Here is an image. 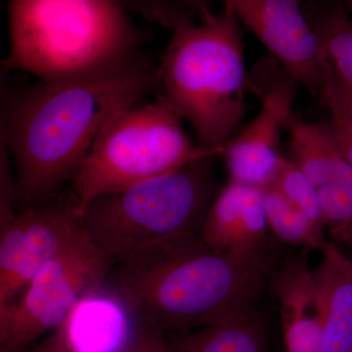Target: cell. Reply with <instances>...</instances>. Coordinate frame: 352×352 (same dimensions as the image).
I'll return each mask as SVG.
<instances>
[{
	"instance_id": "obj_1",
	"label": "cell",
	"mask_w": 352,
	"mask_h": 352,
	"mask_svg": "<svg viewBox=\"0 0 352 352\" xmlns=\"http://www.w3.org/2000/svg\"><path fill=\"white\" fill-rule=\"evenodd\" d=\"M161 91L160 68L142 53L106 68L41 82L6 102L0 139L16 168L17 203L57 198L115 113Z\"/></svg>"
},
{
	"instance_id": "obj_2",
	"label": "cell",
	"mask_w": 352,
	"mask_h": 352,
	"mask_svg": "<svg viewBox=\"0 0 352 352\" xmlns=\"http://www.w3.org/2000/svg\"><path fill=\"white\" fill-rule=\"evenodd\" d=\"M265 268L214 251L192 234L116 261L105 282L126 300L143 330L164 338L256 307Z\"/></svg>"
},
{
	"instance_id": "obj_3",
	"label": "cell",
	"mask_w": 352,
	"mask_h": 352,
	"mask_svg": "<svg viewBox=\"0 0 352 352\" xmlns=\"http://www.w3.org/2000/svg\"><path fill=\"white\" fill-rule=\"evenodd\" d=\"M10 47L2 72L53 82L138 54L144 32L122 0H7Z\"/></svg>"
},
{
	"instance_id": "obj_4",
	"label": "cell",
	"mask_w": 352,
	"mask_h": 352,
	"mask_svg": "<svg viewBox=\"0 0 352 352\" xmlns=\"http://www.w3.org/2000/svg\"><path fill=\"white\" fill-rule=\"evenodd\" d=\"M160 68L161 95L191 124L197 142L223 154L244 119L249 90L239 21L229 7L173 29Z\"/></svg>"
},
{
	"instance_id": "obj_5",
	"label": "cell",
	"mask_w": 352,
	"mask_h": 352,
	"mask_svg": "<svg viewBox=\"0 0 352 352\" xmlns=\"http://www.w3.org/2000/svg\"><path fill=\"white\" fill-rule=\"evenodd\" d=\"M214 159L97 197L82 214L88 239L118 261L161 241L199 235L219 193Z\"/></svg>"
},
{
	"instance_id": "obj_6",
	"label": "cell",
	"mask_w": 352,
	"mask_h": 352,
	"mask_svg": "<svg viewBox=\"0 0 352 352\" xmlns=\"http://www.w3.org/2000/svg\"><path fill=\"white\" fill-rule=\"evenodd\" d=\"M182 118L161 94L122 109L108 120L72 179L80 214L97 197L180 170L222 153L187 135Z\"/></svg>"
},
{
	"instance_id": "obj_7",
	"label": "cell",
	"mask_w": 352,
	"mask_h": 352,
	"mask_svg": "<svg viewBox=\"0 0 352 352\" xmlns=\"http://www.w3.org/2000/svg\"><path fill=\"white\" fill-rule=\"evenodd\" d=\"M116 261L83 232L0 308V352H25L66 321L76 302L105 283Z\"/></svg>"
},
{
	"instance_id": "obj_8",
	"label": "cell",
	"mask_w": 352,
	"mask_h": 352,
	"mask_svg": "<svg viewBox=\"0 0 352 352\" xmlns=\"http://www.w3.org/2000/svg\"><path fill=\"white\" fill-rule=\"evenodd\" d=\"M298 85L272 56L254 65L249 73V90L258 95L261 107L224 148L230 182L261 188L270 180L284 157L280 140L294 115Z\"/></svg>"
},
{
	"instance_id": "obj_9",
	"label": "cell",
	"mask_w": 352,
	"mask_h": 352,
	"mask_svg": "<svg viewBox=\"0 0 352 352\" xmlns=\"http://www.w3.org/2000/svg\"><path fill=\"white\" fill-rule=\"evenodd\" d=\"M83 232L80 206L71 191L17 214L1 230L0 308L12 302L51 259Z\"/></svg>"
},
{
	"instance_id": "obj_10",
	"label": "cell",
	"mask_w": 352,
	"mask_h": 352,
	"mask_svg": "<svg viewBox=\"0 0 352 352\" xmlns=\"http://www.w3.org/2000/svg\"><path fill=\"white\" fill-rule=\"evenodd\" d=\"M300 85L320 98L330 72L300 0H221Z\"/></svg>"
},
{
	"instance_id": "obj_11",
	"label": "cell",
	"mask_w": 352,
	"mask_h": 352,
	"mask_svg": "<svg viewBox=\"0 0 352 352\" xmlns=\"http://www.w3.org/2000/svg\"><path fill=\"white\" fill-rule=\"evenodd\" d=\"M289 160L307 176L320 204L322 220L333 240L352 243V166L333 140L328 122H305L294 113Z\"/></svg>"
},
{
	"instance_id": "obj_12",
	"label": "cell",
	"mask_w": 352,
	"mask_h": 352,
	"mask_svg": "<svg viewBox=\"0 0 352 352\" xmlns=\"http://www.w3.org/2000/svg\"><path fill=\"white\" fill-rule=\"evenodd\" d=\"M267 227L261 189L229 180L215 196L199 235L214 251L266 266Z\"/></svg>"
},
{
	"instance_id": "obj_13",
	"label": "cell",
	"mask_w": 352,
	"mask_h": 352,
	"mask_svg": "<svg viewBox=\"0 0 352 352\" xmlns=\"http://www.w3.org/2000/svg\"><path fill=\"white\" fill-rule=\"evenodd\" d=\"M63 327L69 352H129L145 333L126 300L106 282L76 303Z\"/></svg>"
},
{
	"instance_id": "obj_14",
	"label": "cell",
	"mask_w": 352,
	"mask_h": 352,
	"mask_svg": "<svg viewBox=\"0 0 352 352\" xmlns=\"http://www.w3.org/2000/svg\"><path fill=\"white\" fill-rule=\"evenodd\" d=\"M308 250L286 261L273 281L288 352H324L320 298Z\"/></svg>"
},
{
	"instance_id": "obj_15",
	"label": "cell",
	"mask_w": 352,
	"mask_h": 352,
	"mask_svg": "<svg viewBox=\"0 0 352 352\" xmlns=\"http://www.w3.org/2000/svg\"><path fill=\"white\" fill-rule=\"evenodd\" d=\"M312 275L320 298L324 352H352V261L328 243Z\"/></svg>"
},
{
	"instance_id": "obj_16",
	"label": "cell",
	"mask_w": 352,
	"mask_h": 352,
	"mask_svg": "<svg viewBox=\"0 0 352 352\" xmlns=\"http://www.w3.org/2000/svg\"><path fill=\"white\" fill-rule=\"evenodd\" d=\"M266 328L256 307L206 327L163 338V352H265Z\"/></svg>"
},
{
	"instance_id": "obj_17",
	"label": "cell",
	"mask_w": 352,
	"mask_h": 352,
	"mask_svg": "<svg viewBox=\"0 0 352 352\" xmlns=\"http://www.w3.org/2000/svg\"><path fill=\"white\" fill-rule=\"evenodd\" d=\"M303 12L336 75L352 91V21L340 0H307Z\"/></svg>"
},
{
	"instance_id": "obj_18",
	"label": "cell",
	"mask_w": 352,
	"mask_h": 352,
	"mask_svg": "<svg viewBox=\"0 0 352 352\" xmlns=\"http://www.w3.org/2000/svg\"><path fill=\"white\" fill-rule=\"evenodd\" d=\"M259 189L268 227L280 240L310 252L323 251L328 244L324 238L323 226L314 222L270 185Z\"/></svg>"
},
{
	"instance_id": "obj_19",
	"label": "cell",
	"mask_w": 352,
	"mask_h": 352,
	"mask_svg": "<svg viewBox=\"0 0 352 352\" xmlns=\"http://www.w3.org/2000/svg\"><path fill=\"white\" fill-rule=\"evenodd\" d=\"M127 10L148 22L173 30L184 22L200 23L212 19L214 0H122Z\"/></svg>"
},
{
	"instance_id": "obj_20",
	"label": "cell",
	"mask_w": 352,
	"mask_h": 352,
	"mask_svg": "<svg viewBox=\"0 0 352 352\" xmlns=\"http://www.w3.org/2000/svg\"><path fill=\"white\" fill-rule=\"evenodd\" d=\"M319 99L329 113L327 122L333 140L352 166V91L332 67Z\"/></svg>"
},
{
	"instance_id": "obj_21",
	"label": "cell",
	"mask_w": 352,
	"mask_h": 352,
	"mask_svg": "<svg viewBox=\"0 0 352 352\" xmlns=\"http://www.w3.org/2000/svg\"><path fill=\"white\" fill-rule=\"evenodd\" d=\"M264 185H270L278 190L314 222L324 226L320 204L311 182L289 157H283L280 160L274 173Z\"/></svg>"
},
{
	"instance_id": "obj_22",
	"label": "cell",
	"mask_w": 352,
	"mask_h": 352,
	"mask_svg": "<svg viewBox=\"0 0 352 352\" xmlns=\"http://www.w3.org/2000/svg\"><path fill=\"white\" fill-rule=\"evenodd\" d=\"M1 140V139H0ZM0 231L6 228L16 214L14 207L17 203L16 183L10 171V155L3 140L0 141Z\"/></svg>"
},
{
	"instance_id": "obj_23",
	"label": "cell",
	"mask_w": 352,
	"mask_h": 352,
	"mask_svg": "<svg viewBox=\"0 0 352 352\" xmlns=\"http://www.w3.org/2000/svg\"><path fill=\"white\" fill-rule=\"evenodd\" d=\"M25 352H69L65 342L63 324L38 346Z\"/></svg>"
},
{
	"instance_id": "obj_24",
	"label": "cell",
	"mask_w": 352,
	"mask_h": 352,
	"mask_svg": "<svg viewBox=\"0 0 352 352\" xmlns=\"http://www.w3.org/2000/svg\"><path fill=\"white\" fill-rule=\"evenodd\" d=\"M162 340H163V338L145 333L139 340L138 344L129 352H163L162 351Z\"/></svg>"
},
{
	"instance_id": "obj_25",
	"label": "cell",
	"mask_w": 352,
	"mask_h": 352,
	"mask_svg": "<svg viewBox=\"0 0 352 352\" xmlns=\"http://www.w3.org/2000/svg\"><path fill=\"white\" fill-rule=\"evenodd\" d=\"M349 4H351V8H352V0H349Z\"/></svg>"
}]
</instances>
